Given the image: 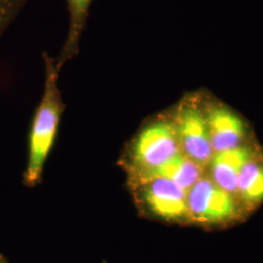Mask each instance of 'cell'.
Segmentation results:
<instances>
[{
  "label": "cell",
  "mask_w": 263,
  "mask_h": 263,
  "mask_svg": "<svg viewBox=\"0 0 263 263\" xmlns=\"http://www.w3.org/2000/svg\"><path fill=\"white\" fill-rule=\"evenodd\" d=\"M43 63V93L28 133V163L24 173V183L27 186H35L39 183L66 108L59 87L62 69L57 65L56 58L45 52Z\"/></svg>",
  "instance_id": "6da1fadb"
},
{
  "label": "cell",
  "mask_w": 263,
  "mask_h": 263,
  "mask_svg": "<svg viewBox=\"0 0 263 263\" xmlns=\"http://www.w3.org/2000/svg\"><path fill=\"white\" fill-rule=\"evenodd\" d=\"M181 153L169 111L145 120L123 151L120 166L128 185L151 179L158 170Z\"/></svg>",
  "instance_id": "7a4b0ae2"
},
{
  "label": "cell",
  "mask_w": 263,
  "mask_h": 263,
  "mask_svg": "<svg viewBox=\"0 0 263 263\" xmlns=\"http://www.w3.org/2000/svg\"><path fill=\"white\" fill-rule=\"evenodd\" d=\"M191 223L220 229L244 221L250 216L237 195L217 185L206 173L186 192Z\"/></svg>",
  "instance_id": "3957f363"
},
{
  "label": "cell",
  "mask_w": 263,
  "mask_h": 263,
  "mask_svg": "<svg viewBox=\"0 0 263 263\" xmlns=\"http://www.w3.org/2000/svg\"><path fill=\"white\" fill-rule=\"evenodd\" d=\"M181 152L206 171L214 151L204 107V96L185 95L169 110Z\"/></svg>",
  "instance_id": "277c9868"
},
{
  "label": "cell",
  "mask_w": 263,
  "mask_h": 263,
  "mask_svg": "<svg viewBox=\"0 0 263 263\" xmlns=\"http://www.w3.org/2000/svg\"><path fill=\"white\" fill-rule=\"evenodd\" d=\"M143 216L171 224H192L186 191L164 178H151L129 185Z\"/></svg>",
  "instance_id": "5b68a950"
},
{
  "label": "cell",
  "mask_w": 263,
  "mask_h": 263,
  "mask_svg": "<svg viewBox=\"0 0 263 263\" xmlns=\"http://www.w3.org/2000/svg\"><path fill=\"white\" fill-rule=\"evenodd\" d=\"M204 107L214 153L251 142L248 123L239 113L220 102L209 101L206 97Z\"/></svg>",
  "instance_id": "8992f818"
},
{
  "label": "cell",
  "mask_w": 263,
  "mask_h": 263,
  "mask_svg": "<svg viewBox=\"0 0 263 263\" xmlns=\"http://www.w3.org/2000/svg\"><path fill=\"white\" fill-rule=\"evenodd\" d=\"M260 148L254 143L215 152L206 168V175L217 185L236 195L240 174L254 154Z\"/></svg>",
  "instance_id": "52a82bcc"
},
{
  "label": "cell",
  "mask_w": 263,
  "mask_h": 263,
  "mask_svg": "<svg viewBox=\"0 0 263 263\" xmlns=\"http://www.w3.org/2000/svg\"><path fill=\"white\" fill-rule=\"evenodd\" d=\"M69 15V25L66 41L56 58L57 65L62 69L66 63L79 54L83 35L93 0H66Z\"/></svg>",
  "instance_id": "ba28073f"
},
{
  "label": "cell",
  "mask_w": 263,
  "mask_h": 263,
  "mask_svg": "<svg viewBox=\"0 0 263 263\" xmlns=\"http://www.w3.org/2000/svg\"><path fill=\"white\" fill-rule=\"evenodd\" d=\"M236 195L252 214L263 204V152L257 151L242 170Z\"/></svg>",
  "instance_id": "9c48e42d"
},
{
  "label": "cell",
  "mask_w": 263,
  "mask_h": 263,
  "mask_svg": "<svg viewBox=\"0 0 263 263\" xmlns=\"http://www.w3.org/2000/svg\"><path fill=\"white\" fill-rule=\"evenodd\" d=\"M204 174L205 170L181 152L163 165L152 178L169 179L187 192Z\"/></svg>",
  "instance_id": "30bf717a"
},
{
  "label": "cell",
  "mask_w": 263,
  "mask_h": 263,
  "mask_svg": "<svg viewBox=\"0 0 263 263\" xmlns=\"http://www.w3.org/2000/svg\"><path fill=\"white\" fill-rule=\"evenodd\" d=\"M29 0H0V40Z\"/></svg>",
  "instance_id": "8fae6325"
},
{
  "label": "cell",
  "mask_w": 263,
  "mask_h": 263,
  "mask_svg": "<svg viewBox=\"0 0 263 263\" xmlns=\"http://www.w3.org/2000/svg\"><path fill=\"white\" fill-rule=\"evenodd\" d=\"M0 263H8L6 261V259L2 256V255H0Z\"/></svg>",
  "instance_id": "7c38bea8"
}]
</instances>
